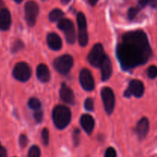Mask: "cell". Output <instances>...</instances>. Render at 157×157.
Instances as JSON below:
<instances>
[{
    "label": "cell",
    "mask_w": 157,
    "mask_h": 157,
    "mask_svg": "<svg viewBox=\"0 0 157 157\" xmlns=\"http://www.w3.org/2000/svg\"><path fill=\"white\" fill-rule=\"evenodd\" d=\"M52 118L55 125L58 129H64L69 124L71 118V113L67 107L58 105L54 108Z\"/></svg>",
    "instance_id": "2"
},
{
    "label": "cell",
    "mask_w": 157,
    "mask_h": 157,
    "mask_svg": "<svg viewBox=\"0 0 157 157\" xmlns=\"http://www.w3.org/2000/svg\"><path fill=\"white\" fill-rule=\"evenodd\" d=\"M150 124L147 118L144 117L138 122L136 126V133L140 140H144L147 136L149 131Z\"/></svg>",
    "instance_id": "15"
},
{
    "label": "cell",
    "mask_w": 157,
    "mask_h": 157,
    "mask_svg": "<svg viewBox=\"0 0 157 157\" xmlns=\"http://www.w3.org/2000/svg\"><path fill=\"white\" fill-rule=\"evenodd\" d=\"M37 77L42 82H48L50 80L51 75L49 69L45 64H41L37 67Z\"/></svg>",
    "instance_id": "18"
},
{
    "label": "cell",
    "mask_w": 157,
    "mask_h": 157,
    "mask_svg": "<svg viewBox=\"0 0 157 157\" xmlns=\"http://www.w3.org/2000/svg\"><path fill=\"white\" fill-rule=\"evenodd\" d=\"M144 93V85L142 81L139 80H133L130 81L128 88L126 90L124 96L130 98L131 95H134L136 98H140Z\"/></svg>",
    "instance_id": "10"
},
{
    "label": "cell",
    "mask_w": 157,
    "mask_h": 157,
    "mask_svg": "<svg viewBox=\"0 0 157 157\" xmlns=\"http://www.w3.org/2000/svg\"><path fill=\"white\" fill-rule=\"evenodd\" d=\"M140 9L137 7H132L129 9L128 11V18L130 20L134 19L135 17L136 16V15L139 12Z\"/></svg>",
    "instance_id": "25"
},
{
    "label": "cell",
    "mask_w": 157,
    "mask_h": 157,
    "mask_svg": "<svg viewBox=\"0 0 157 157\" xmlns=\"http://www.w3.org/2000/svg\"><path fill=\"white\" fill-rule=\"evenodd\" d=\"M74 64V60L71 55H64L54 61V67L61 75H67Z\"/></svg>",
    "instance_id": "3"
},
{
    "label": "cell",
    "mask_w": 157,
    "mask_h": 157,
    "mask_svg": "<svg viewBox=\"0 0 157 157\" xmlns=\"http://www.w3.org/2000/svg\"><path fill=\"white\" fill-rule=\"evenodd\" d=\"M41 140L44 146H47L49 144V131L47 128L43 129L41 132Z\"/></svg>",
    "instance_id": "24"
},
{
    "label": "cell",
    "mask_w": 157,
    "mask_h": 157,
    "mask_svg": "<svg viewBox=\"0 0 157 157\" xmlns=\"http://www.w3.org/2000/svg\"><path fill=\"white\" fill-rule=\"evenodd\" d=\"M78 25V40L81 46L87 45L88 41V35L87 31V19L82 12H79L77 16Z\"/></svg>",
    "instance_id": "5"
},
{
    "label": "cell",
    "mask_w": 157,
    "mask_h": 157,
    "mask_svg": "<svg viewBox=\"0 0 157 157\" xmlns=\"http://www.w3.org/2000/svg\"><path fill=\"white\" fill-rule=\"evenodd\" d=\"M150 5L153 7H157V0H153V2H152V3Z\"/></svg>",
    "instance_id": "34"
},
{
    "label": "cell",
    "mask_w": 157,
    "mask_h": 157,
    "mask_svg": "<svg viewBox=\"0 0 157 157\" xmlns=\"http://www.w3.org/2000/svg\"><path fill=\"white\" fill-rule=\"evenodd\" d=\"M147 75L150 79H154L157 77V67L155 65H152L147 69Z\"/></svg>",
    "instance_id": "22"
},
{
    "label": "cell",
    "mask_w": 157,
    "mask_h": 157,
    "mask_svg": "<svg viewBox=\"0 0 157 157\" xmlns=\"http://www.w3.org/2000/svg\"><path fill=\"white\" fill-rule=\"evenodd\" d=\"M23 48H24V44L21 42V41H20V40H16L12 46V52H13V53H15V52H18V51H20L21 49H22Z\"/></svg>",
    "instance_id": "23"
},
{
    "label": "cell",
    "mask_w": 157,
    "mask_h": 157,
    "mask_svg": "<svg viewBox=\"0 0 157 157\" xmlns=\"http://www.w3.org/2000/svg\"><path fill=\"white\" fill-rule=\"evenodd\" d=\"M153 0H139V6L141 8L145 7L148 4H151Z\"/></svg>",
    "instance_id": "31"
},
{
    "label": "cell",
    "mask_w": 157,
    "mask_h": 157,
    "mask_svg": "<svg viewBox=\"0 0 157 157\" xmlns=\"http://www.w3.org/2000/svg\"><path fill=\"white\" fill-rule=\"evenodd\" d=\"M117 55L124 70L134 68L148 61L152 50L148 38L142 30L131 31L123 35Z\"/></svg>",
    "instance_id": "1"
},
{
    "label": "cell",
    "mask_w": 157,
    "mask_h": 157,
    "mask_svg": "<svg viewBox=\"0 0 157 157\" xmlns=\"http://www.w3.org/2000/svg\"><path fill=\"white\" fill-rule=\"evenodd\" d=\"M32 75V70L25 62H19L15 64L13 69V76L19 81H28Z\"/></svg>",
    "instance_id": "7"
},
{
    "label": "cell",
    "mask_w": 157,
    "mask_h": 157,
    "mask_svg": "<svg viewBox=\"0 0 157 157\" xmlns=\"http://www.w3.org/2000/svg\"><path fill=\"white\" fill-rule=\"evenodd\" d=\"M101 97L106 112L110 114L113 112L115 105V96L112 89L110 87H104L101 90Z\"/></svg>",
    "instance_id": "9"
},
{
    "label": "cell",
    "mask_w": 157,
    "mask_h": 157,
    "mask_svg": "<svg viewBox=\"0 0 157 157\" xmlns=\"http://www.w3.org/2000/svg\"><path fill=\"white\" fill-rule=\"evenodd\" d=\"M12 24L10 12L7 9L2 8L0 9V30L7 31Z\"/></svg>",
    "instance_id": "13"
},
{
    "label": "cell",
    "mask_w": 157,
    "mask_h": 157,
    "mask_svg": "<svg viewBox=\"0 0 157 157\" xmlns=\"http://www.w3.org/2000/svg\"><path fill=\"white\" fill-rule=\"evenodd\" d=\"M70 1H71V0H61V2H62L63 4H64V5L67 4V3H68Z\"/></svg>",
    "instance_id": "35"
},
{
    "label": "cell",
    "mask_w": 157,
    "mask_h": 157,
    "mask_svg": "<svg viewBox=\"0 0 157 157\" xmlns=\"http://www.w3.org/2000/svg\"><path fill=\"white\" fill-rule=\"evenodd\" d=\"M7 156V151L6 149L1 145L0 144V157H6Z\"/></svg>",
    "instance_id": "32"
},
{
    "label": "cell",
    "mask_w": 157,
    "mask_h": 157,
    "mask_svg": "<svg viewBox=\"0 0 157 157\" xmlns=\"http://www.w3.org/2000/svg\"><path fill=\"white\" fill-rule=\"evenodd\" d=\"M34 117H35V121H37L38 123H40L41 121L43 118V112L41 109H38L36 110V111L34 113Z\"/></svg>",
    "instance_id": "27"
},
{
    "label": "cell",
    "mask_w": 157,
    "mask_h": 157,
    "mask_svg": "<svg viewBox=\"0 0 157 157\" xmlns=\"http://www.w3.org/2000/svg\"><path fill=\"white\" fill-rule=\"evenodd\" d=\"M84 107L89 111H93L94 108V101L91 98H87L84 102Z\"/></svg>",
    "instance_id": "26"
},
{
    "label": "cell",
    "mask_w": 157,
    "mask_h": 157,
    "mask_svg": "<svg viewBox=\"0 0 157 157\" xmlns=\"http://www.w3.org/2000/svg\"><path fill=\"white\" fill-rule=\"evenodd\" d=\"M80 82L83 88L91 91L94 88V80L91 72L88 69H83L80 73Z\"/></svg>",
    "instance_id": "11"
},
{
    "label": "cell",
    "mask_w": 157,
    "mask_h": 157,
    "mask_svg": "<svg viewBox=\"0 0 157 157\" xmlns=\"http://www.w3.org/2000/svg\"><path fill=\"white\" fill-rule=\"evenodd\" d=\"M98 0H88L89 3H90L91 6H94V5L98 2Z\"/></svg>",
    "instance_id": "33"
},
{
    "label": "cell",
    "mask_w": 157,
    "mask_h": 157,
    "mask_svg": "<svg viewBox=\"0 0 157 157\" xmlns=\"http://www.w3.org/2000/svg\"><path fill=\"white\" fill-rule=\"evenodd\" d=\"M106 55L104 54V48H103L101 44H97L93 47L92 50L89 53L87 59H88L89 63L94 67H100L103 59Z\"/></svg>",
    "instance_id": "6"
},
{
    "label": "cell",
    "mask_w": 157,
    "mask_h": 157,
    "mask_svg": "<svg viewBox=\"0 0 157 157\" xmlns=\"http://www.w3.org/2000/svg\"><path fill=\"white\" fill-rule=\"evenodd\" d=\"M3 6H4V2L2 0H0V9H2Z\"/></svg>",
    "instance_id": "36"
},
{
    "label": "cell",
    "mask_w": 157,
    "mask_h": 157,
    "mask_svg": "<svg viewBox=\"0 0 157 157\" xmlns=\"http://www.w3.org/2000/svg\"><path fill=\"white\" fill-rule=\"evenodd\" d=\"M29 106L32 109L36 110L38 109H40V107H41V102H40L38 98H32L29 101Z\"/></svg>",
    "instance_id": "20"
},
{
    "label": "cell",
    "mask_w": 157,
    "mask_h": 157,
    "mask_svg": "<svg viewBox=\"0 0 157 157\" xmlns=\"http://www.w3.org/2000/svg\"><path fill=\"white\" fill-rule=\"evenodd\" d=\"M47 42L49 48L52 50H60L62 47V41L59 35L56 33H50L48 35Z\"/></svg>",
    "instance_id": "16"
},
{
    "label": "cell",
    "mask_w": 157,
    "mask_h": 157,
    "mask_svg": "<svg viewBox=\"0 0 157 157\" xmlns=\"http://www.w3.org/2000/svg\"><path fill=\"white\" fill-rule=\"evenodd\" d=\"M64 16V12L61 10V9H55L52 10L49 14V19L52 21H60L61 18H63Z\"/></svg>",
    "instance_id": "19"
},
{
    "label": "cell",
    "mask_w": 157,
    "mask_h": 157,
    "mask_svg": "<svg viewBox=\"0 0 157 157\" xmlns=\"http://www.w3.org/2000/svg\"><path fill=\"white\" fill-rule=\"evenodd\" d=\"M14 1L16 2H18V3H20V2H22L23 0H14Z\"/></svg>",
    "instance_id": "37"
},
{
    "label": "cell",
    "mask_w": 157,
    "mask_h": 157,
    "mask_svg": "<svg viewBox=\"0 0 157 157\" xmlns=\"http://www.w3.org/2000/svg\"><path fill=\"white\" fill-rule=\"evenodd\" d=\"M58 26L64 32L67 42L74 44L75 41V31L73 22L67 18H61L58 21Z\"/></svg>",
    "instance_id": "4"
},
{
    "label": "cell",
    "mask_w": 157,
    "mask_h": 157,
    "mask_svg": "<svg viewBox=\"0 0 157 157\" xmlns=\"http://www.w3.org/2000/svg\"><path fill=\"white\" fill-rule=\"evenodd\" d=\"M105 157H117V152L113 147H109L105 152Z\"/></svg>",
    "instance_id": "30"
},
{
    "label": "cell",
    "mask_w": 157,
    "mask_h": 157,
    "mask_svg": "<svg viewBox=\"0 0 157 157\" xmlns=\"http://www.w3.org/2000/svg\"><path fill=\"white\" fill-rule=\"evenodd\" d=\"M73 139L75 146H78L80 142V130L78 129H75L73 133Z\"/></svg>",
    "instance_id": "29"
},
{
    "label": "cell",
    "mask_w": 157,
    "mask_h": 157,
    "mask_svg": "<svg viewBox=\"0 0 157 157\" xmlns=\"http://www.w3.org/2000/svg\"><path fill=\"white\" fill-rule=\"evenodd\" d=\"M40 156H41V151L39 147L37 146H32L28 153V157H40Z\"/></svg>",
    "instance_id": "21"
},
{
    "label": "cell",
    "mask_w": 157,
    "mask_h": 157,
    "mask_svg": "<svg viewBox=\"0 0 157 157\" xmlns=\"http://www.w3.org/2000/svg\"><path fill=\"white\" fill-rule=\"evenodd\" d=\"M60 97L61 100L67 104H72L75 103V94L71 89L67 87L65 84H62L60 89Z\"/></svg>",
    "instance_id": "14"
},
{
    "label": "cell",
    "mask_w": 157,
    "mask_h": 157,
    "mask_svg": "<svg viewBox=\"0 0 157 157\" xmlns=\"http://www.w3.org/2000/svg\"><path fill=\"white\" fill-rule=\"evenodd\" d=\"M101 70V76H102L103 81H107L110 78L112 75V63L108 56L106 55L103 59L101 65H100Z\"/></svg>",
    "instance_id": "12"
},
{
    "label": "cell",
    "mask_w": 157,
    "mask_h": 157,
    "mask_svg": "<svg viewBox=\"0 0 157 157\" xmlns=\"http://www.w3.org/2000/svg\"><path fill=\"white\" fill-rule=\"evenodd\" d=\"M38 14V6L35 2H28L25 6V16L29 26L35 25Z\"/></svg>",
    "instance_id": "8"
},
{
    "label": "cell",
    "mask_w": 157,
    "mask_h": 157,
    "mask_svg": "<svg viewBox=\"0 0 157 157\" xmlns=\"http://www.w3.org/2000/svg\"><path fill=\"white\" fill-rule=\"evenodd\" d=\"M81 127L87 134H91L94 127V120L90 115L84 114L81 117Z\"/></svg>",
    "instance_id": "17"
},
{
    "label": "cell",
    "mask_w": 157,
    "mask_h": 157,
    "mask_svg": "<svg viewBox=\"0 0 157 157\" xmlns=\"http://www.w3.org/2000/svg\"><path fill=\"white\" fill-rule=\"evenodd\" d=\"M19 144L21 148H24L28 144V138L25 134L20 135L19 136Z\"/></svg>",
    "instance_id": "28"
}]
</instances>
